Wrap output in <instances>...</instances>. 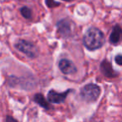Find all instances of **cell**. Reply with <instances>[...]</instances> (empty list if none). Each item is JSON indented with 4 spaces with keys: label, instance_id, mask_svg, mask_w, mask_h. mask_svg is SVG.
Returning <instances> with one entry per match:
<instances>
[{
    "label": "cell",
    "instance_id": "cell-12",
    "mask_svg": "<svg viewBox=\"0 0 122 122\" xmlns=\"http://www.w3.org/2000/svg\"><path fill=\"white\" fill-rule=\"evenodd\" d=\"M115 61H116V62L117 63L119 66H121L122 65V56H121V54H118L117 56H116V57H115Z\"/></svg>",
    "mask_w": 122,
    "mask_h": 122
},
{
    "label": "cell",
    "instance_id": "cell-9",
    "mask_svg": "<svg viewBox=\"0 0 122 122\" xmlns=\"http://www.w3.org/2000/svg\"><path fill=\"white\" fill-rule=\"evenodd\" d=\"M34 101H35V102L37 103L39 106L43 107L44 109L47 110V111L52 109V106H50V104H49V101L45 99V97L43 96V94L38 93V94H36V95H34Z\"/></svg>",
    "mask_w": 122,
    "mask_h": 122
},
{
    "label": "cell",
    "instance_id": "cell-7",
    "mask_svg": "<svg viewBox=\"0 0 122 122\" xmlns=\"http://www.w3.org/2000/svg\"><path fill=\"white\" fill-rule=\"evenodd\" d=\"M100 71L105 76L108 77V78H115V77L118 76L119 73L116 72L111 65V63L107 60H104L102 62L100 63Z\"/></svg>",
    "mask_w": 122,
    "mask_h": 122
},
{
    "label": "cell",
    "instance_id": "cell-11",
    "mask_svg": "<svg viewBox=\"0 0 122 122\" xmlns=\"http://www.w3.org/2000/svg\"><path fill=\"white\" fill-rule=\"evenodd\" d=\"M46 1V5H47L49 8H54V7L59 6V3H55L54 0H45Z\"/></svg>",
    "mask_w": 122,
    "mask_h": 122
},
{
    "label": "cell",
    "instance_id": "cell-10",
    "mask_svg": "<svg viewBox=\"0 0 122 122\" xmlns=\"http://www.w3.org/2000/svg\"><path fill=\"white\" fill-rule=\"evenodd\" d=\"M20 13H21L22 16L24 18H26V19H30L32 18V11L28 7L24 6L20 8Z\"/></svg>",
    "mask_w": 122,
    "mask_h": 122
},
{
    "label": "cell",
    "instance_id": "cell-4",
    "mask_svg": "<svg viewBox=\"0 0 122 122\" xmlns=\"http://www.w3.org/2000/svg\"><path fill=\"white\" fill-rule=\"evenodd\" d=\"M72 89L65 91L64 92H58L54 90H50L48 92L47 100L49 103L53 104H61L64 102L65 99L67 98V96L72 92Z\"/></svg>",
    "mask_w": 122,
    "mask_h": 122
},
{
    "label": "cell",
    "instance_id": "cell-8",
    "mask_svg": "<svg viewBox=\"0 0 122 122\" xmlns=\"http://www.w3.org/2000/svg\"><path fill=\"white\" fill-rule=\"evenodd\" d=\"M122 30L119 24H116L113 27V30L110 36V42L113 45H116L121 42Z\"/></svg>",
    "mask_w": 122,
    "mask_h": 122
},
{
    "label": "cell",
    "instance_id": "cell-1",
    "mask_svg": "<svg viewBox=\"0 0 122 122\" xmlns=\"http://www.w3.org/2000/svg\"><path fill=\"white\" fill-rule=\"evenodd\" d=\"M105 41V38L102 31L94 27L89 28L83 37L84 45L90 51H94L102 47Z\"/></svg>",
    "mask_w": 122,
    "mask_h": 122
},
{
    "label": "cell",
    "instance_id": "cell-14",
    "mask_svg": "<svg viewBox=\"0 0 122 122\" xmlns=\"http://www.w3.org/2000/svg\"><path fill=\"white\" fill-rule=\"evenodd\" d=\"M62 1H65V2H70V1H72V0H62Z\"/></svg>",
    "mask_w": 122,
    "mask_h": 122
},
{
    "label": "cell",
    "instance_id": "cell-5",
    "mask_svg": "<svg viewBox=\"0 0 122 122\" xmlns=\"http://www.w3.org/2000/svg\"><path fill=\"white\" fill-rule=\"evenodd\" d=\"M56 27H57V32L62 37H69L72 33V27L70 20L64 18L61 19L56 23Z\"/></svg>",
    "mask_w": 122,
    "mask_h": 122
},
{
    "label": "cell",
    "instance_id": "cell-3",
    "mask_svg": "<svg viewBox=\"0 0 122 122\" xmlns=\"http://www.w3.org/2000/svg\"><path fill=\"white\" fill-rule=\"evenodd\" d=\"M100 95V87L96 84H87L80 90V97L88 103L94 102Z\"/></svg>",
    "mask_w": 122,
    "mask_h": 122
},
{
    "label": "cell",
    "instance_id": "cell-2",
    "mask_svg": "<svg viewBox=\"0 0 122 122\" xmlns=\"http://www.w3.org/2000/svg\"><path fill=\"white\" fill-rule=\"evenodd\" d=\"M14 47L17 50L25 54L31 59L36 58L39 56V48L35 44L33 43L32 42H29V41L20 39L18 42H15Z\"/></svg>",
    "mask_w": 122,
    "mask_h": 122
},
{
    "label": "cell",
    "instance_id": "cell-13",
    "mask_svg": "<svg viewBox=\"0 0 122 122\" xmlns=\"http://www.w3.org/2000/svg\"><path fill=\"white\" fill-rule=\"evenodd\" d=\"M6 122H18V121H17V120H15L13 117H12L11 116H7Z\"/></svg>",
    "mask_w": 122,
    "mask_h": 122
},
{
    "label": "cell",
    "instance_id": "cell-6",
    "mask_svg": "<svg viewBox=\"0 0 122 122\" xmlns=\"http://www.w3.org/2000/svg\"><path fill=\"white\" fill-rule=\"evenodd\" d=\"M59 68L61 72L65 75H72L77 71V68L73 61L66 58H63L59 61Z\"/></svg>",
    "mask_w": 122,
    "mask_h": 122
}]
</instances>
